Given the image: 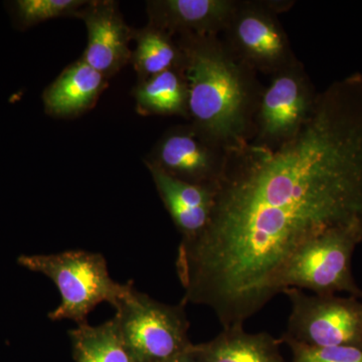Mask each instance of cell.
Listing matches in <instances>:
<instances>
[{"instance_id":"6","label":"cell","mask_w":362,"mask_h":362,"mask_svg":"<svg viewBox=\"0 0 362 362\" xmlns=\"http://www.w3.org/2000/svg\"><path fill=\"white\" fill-rule=\"evenodd\" d=\"M282 293L291 304L283 341L362 349V302L358 298L307 295L297 288Z\"/></svg>"},{"instance_id":"7","label":"cell","mask_w":362,"mask_h":362,"mask_svg":"<svg viewBox=\"0 0 362 362\" xmlns=\"http://www.w3.org/2000/svg\"><path fill=\"white\" fill-rule=\"evenodd\" d=\"M223 40L257 74L275 75L296 63L290 40L266 2L239 1Z\"/></svg>"},{"instance_id":"14","label":"cell","mask_w":362,"mask_h":362,"mask_svg":"<svg viewBox=\"0 0 362 362\" xmlns=\"http://www.w3.org/2000/svg\"><path fill=\"white\" fill-rule=\"evenodd\" d=\"M188 352L199 362H283L277 341L270 334H252L243 325L223 328L214 340L192 345Z\"/></svg>"},{"instance_id":"20","label":"cell","mask_w":362,"mask_h":362,"mask_svg":"<svg viewBox=\"0 0 362 362\" xmlns=\"http://www.w3.org/2000/svg\"><path fill=\"white\" fill-rule=\"evenodd\" d=\"M169 362H199V361H195L194 357L190 356L189 352H187V354H183V356L177 357V358L173 359V361H171Z\"/></svg>"},{"instance_id":"13","label":"cell","mask_w":362,"mask_h":362,"mask_svg":"<svg viewBox=\"0 0 362 362\" xmlns=\"http://www.w3.org/2000/svg\"><path fill=\"white\" fill-rule=\"evenodd\" d=\"M103 74L82 59L69 66L42 95L45 112L57 117L77 116L90 108L107 85Z\"/></svg>"},{"instance_id":"4","label":"cell","mask_w":362,"mask_h":362,"mask_svg":"<svg viewBox=\"0 0 362 362\" xmlns=\"http://www.w3.org/2000/svg\"><path fill=\"white\" fill-rule=\"evenodd\" d=\"M185 301L165 304L138 291L134 285L115 307L119 333L132 362H169L192 344Z\"/></svg>"},{"instance_id":"10","label":"cell","mask_w":362,"mask_h":362,"mask_svg":"<svg viewBox=\"0 0 362 362\" xmlns=\"http://www.w3.org/2000/svg\"><path fill=\"white\" fill-rule=\"evenodd\" d=\"M88 32L83 61L95 70L111 77L131 61V30L112 1L88 2L81 11Z\"/></svg>"},{"instance_id":"19","label":"cell","mask_w":362,"mask_h":362,"mask_svg":"<svg viewBox=\"0 0 362 362\" xmlns=\"http://www.w3.org/2000/svg\"><path fill=\"white\" fill-rule=\"evenodd\" d=\"M295 362H362V349L354 346L314 347L288 343Z\"/></svg>"},{"instance_id":"17","label":"cell","mask_w":362,"mask_h":362,"mask_svg":"<svg viewBox=\"0 0 362 362\" xmlns=\"http://www.w3.org/2000/svg\"><path fill=\"white\" fill-rule=\"evenodd\" d=\"M133 40L137 45L131 62L141 80L177 68L180 52L173 35L149 25L133 32Z\"/></svg>"},{"instance_id":"16","label":"cell","mask_w":362,"mask_h":362,"mask_svg":"<svg viewBox=\"0 0 362 362\" xmlns=\"http://www.w3.org/2000/svg\"><path fill=\"white\" fill-rule=\"evenodd\" d=\"M69 333L77 362H132L114 318L98 326L78 325Z\"/></svg>"},{"instance_id":"9","label":"cell","mask_w":362,"mask_h":362,"mask_svg":"<svg viewBox=\"0 0 362 362\" xmlns=\"http://www.w3.org/2000/svg\"><path fill=\"white\" fill-rule=\"evenodd\" d=\"M226 157L225 148L194 126H180L162 136L146 164L185 182L216 187Z\"/></svg>"},{"instance_id":"15","label":"cell","mask_w":362,"mask_h":362,"mask_svg":"<svg viewBox=\"0 0 362 362\" xmlns=\"http://www.w3.org/2000/svg\"><path fill=\"white\" fill-rule=\"evenodd\" d=\"M137 110L143 115L187 117V88L180 69H170L140 81L134 90Z\"/></svg>"},{"instance_id":"8","label":"cell","mask_w":362,"mask_h":362,"mask_svg":"<svg viewBox=\"0 0 362 362\" xmlns=\"http://www.w3.org/2000/svg\"><path fill=\"white\" fill-rule=\"evenodd\" d=\"M316 96L299 62L275 74L262 94L252 141L274 144L294 134L310 113Z\"/></svg>"},{"instance_id":"3","label":"cell","mask_w":362,"mask_h":362,"mask_svg":"<svg viewBox=\"0 0 362 362\" xmlns=\"http://www.w3.org/2000/svg\"><path fill=\"white\" fill-rule=\"evenodd\" d=\"M18 265L42 274L54 282L61 302L49 313L52 321L73 320L78 325L98 305L117 304L133 286L132 281L121 284L112 279L106 259L99 252L66 251L51 255H23Z\"/></svg>"},{"instance_id":"5","label":"cell","mask_w":362,"mask_h":362,"mask_svg":"<svg viewBox=\"0 0 362 362\" xmlns=\"http://www.w3.org/2000/svg\"><path fill=\"white\" fill-rule=\"evenodd\" d=\"M362 240L356 233L330 230L308 240L286 264L277 282L278 294L288 288L306 289L319 296L347 293L362 299L352 276L351 259Z\"/></svg>"},{"instance_id":"2","label":"cell","mask_w":362,"mask_h":362,"mask_svg":"<svg viewBox=\"0 0 362 362\" xmlns=\"http://www.w3.org/2000/svg\"><path fill=\"white\" fill-rule=\"evenodd\" d=\"M176 44L192 125L226 151L254 139L264 90L258 74L220 35H177Z\"/></svg>"},{"instance_id":"1","label":"cell","mask_w":362,"mask_h":362,"mask_svg":"<svg viewBox=\"0 0 362 362\" xmlns=\"http://www.w3.org/2000/svg\"><path fill=\"white\" fill-rule=\"evenodd\" d=\"M330 230L362 240V76L317 94L282 141L226 151L211 221L181 242L185 303L209 307L223 328L243 325L274 297L294 252Z\"/></svg>"},{"instance_id":"11","label":"cell","mask_w":362,"mask_h":362,"mask_svg":"<svg viewBox=\"0 0 362 362\" xmlns=\"http://www.w3.org/2000/svg\"><path fill=\"white\" fill-rule=\"evenodd\" d=\"M235 0H156L148 2L150 25L173 37L221 35L237 9Z\"/></svg>"},{"instance_id":"12","label":"cell","mask_w":362,"mask_h":362,"mask_svg":"<svg viewBox=\"0 0 362 362\" xmlns=\"http://www.w3.org/2000/svg\"><path fill=\"white\" fill-rule=\"evenodd\" d=\"M148 166L161 201L182 240L190 242L206 230L213 213L216 187L185 182Z\"/></svg>"},{"instance_id":"18","label":"cell","mask_w":362,"mask_h":362,"mask_svg":"<svg viewBox=\"0 0 362 362\" xmlns=\"http://www.w3.org/2000/svg\"><path fill=\"white\" fill-rule=\"evenodd\" d=\"M84 0H18L13 2V20L21 28H30L59 16H80Z\"/></svg>"}]
</instances>
